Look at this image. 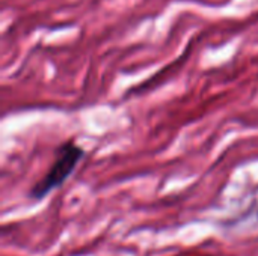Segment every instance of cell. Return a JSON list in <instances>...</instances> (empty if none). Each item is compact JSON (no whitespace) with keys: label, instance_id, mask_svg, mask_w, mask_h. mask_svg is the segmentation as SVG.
Masks as SVG:
<instances>
[{"label":"cell","instance_id":"1","mask_svg":"<svg viewBox=\"0 0 258 256\" xmlns=\"http://www.w3.org/2000/svg\"><path fill=\"white\" fill-rule=\"evenodd\" d=\"M85 155V149L76 143L74 139L63 142L56 149V157L47 174L32 186L29 190V198L32 201H42L53 190L59 189L76 170L77 164Z\"/></svg>","mask_w":258,"mask_h":256}]
</instances>
